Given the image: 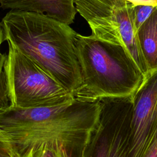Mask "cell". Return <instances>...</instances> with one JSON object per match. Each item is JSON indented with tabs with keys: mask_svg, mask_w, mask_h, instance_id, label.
<instances>
[{
	"mask_svg": "<svg viewBox=\"0 0 157 157\" xmlns=\"http://www.w3.org/2000/svg\"><path fill=\"white\" fill-rule=\"evenodd\" d=\"M132 3L134 6L136 5H149L157 6V0H126Z\"/></svg>",
	"mask_w": 157,
	"mask_h": 157,
	"instance_id": "obj_15",
	"label": "cell"
},
{
	"mask_svg": "<svg viewBox=\"0 0 157 157\" xmlns=\"http://www.w3.org/2000/svg\"><path fill=\"white\" fill-rule=\"evenodd\" d=\"M76 0H0L2 9L45 14L66 25L73 23L77 13Z\"/></svg>",
	"mask_w": 157,
	"mask_h": 157,
	"instance_id": "obj_8",
	"label": "cell"
},
{
	"mask_svg": "<svg viewBox=\"0 0 157 157\" xmlns=\"http://www.w3.org/2000/svg\"><path fill=\"white\" fill-rule=\"evenodd\" d=\"M156 7L149 5H136L133 6L132 13L136 31L148 19Z\"/></svg>",
	"mask_w": 157,
	"mask_h": 157,
	"instance_id": "obj_12",
	"label": "cell"
},
{
	"mask_svg": "<svg viewBox=\"0 0 157 157\" xmlns=\"http://www.w3.org/2000/svg\"><path fill=\"white\" fill-rule=\"evenodd\" d=\"M5 40L50 74L72 95L82 79L76 53L78 34L45 14L10 10L1 21Z\"/></svg>",
	"mask_w": 157,
	"mask_h": 157,
	"instance_id": "obj_2",
	"label": "cell"
},
{
	"mask_svg": "<svg viewBox=\"0 0 157 157\" xmlns=\"http://www.w3.org/2000/svg\"><path fill=\"white\" fill-rule=\"evenodd\" d=\"M75 48L82 84L75 99L85 101L132 96L145 77L123 46L77 34Z\"/></svg>",
	"mask_w": 157,
	"mask_h": 157,
	"instance_id": "obj_3",
	"label": "cell"
},
{
	"mask_svg": "<svg viewBox=\"0 0 157 157\" xmlns=\"http://www.w3.org/2000/svg\"><path fill=\"white\" fill-rule=\"evenodd\" d=\"M137 37L149 72L157 69V6L137 30Z\"/></svg>",
	"mask_w": 157,
	"mask_h": 157,
	"instance_id": "obj_9",
	"label": "cell"
},
{
	"mask_svg": "<svg viewBox=\"0 0 157 157\" xmlns=\"http://www.w3.org/2000/svg\"><path fill=\"white\" fill-rule=\"evenodd\" d=\"M141 157H157V128Z\"/></svg>",
	"mask_w": 157,
	"mask_h": 157,
	"instance_id": "obj_13",
	"label": "cell"
},
{
	"mask_svg": "<svg viewBox=\"0 0 157 157\" xmlns=\"http://www.w3.org/2000/svg\"><path fill=\"white\" fill-rule=\"evenodd\" d=\"M101 108L100 100L75 99L33 109L9 106L0 111V129L18 155L39 144L56 142L64 147L70 157H82L98 123Z\"/></svg>",
	"mask_w": 157,
	"mask_h": 157,
	"instance_id": "obj_1",
	"label": "cell"
},
{
	"mask_svg": "<svg viewBox=\"0 0 157 157\" xmlns=\"http://www.w3.org/2000/svg\"><path fill=\"white\" fill-rule=\"evenodd\" d=\"M100 102L99 121L82 157H129L132 96L104 98Z\"/></svg>",
	"mask_w": 157,
	"mask_h": 157,
	"instance_id": "obj_6",
	"label": "cell"
},
{
	"mask_svg": "<svg viewBox=\"0 0 157 157\" xmlns=\"http://www.w3.org/2000/svg\"><path fill=\"white\" fill-rule=\"evenodd\" d=\"M4 40H5L4 33L1 22H0V48ZM6 58H7V55L6 53H2L0 50V72L4 70V66L6 63Z\"/></svg>",
	"mask_w": 157,
	"mask_h": 157,
	"instance_id": "obj_14",
	"label": "cell"
},
{
	"mask_svg": "<svg viewBox=\"0 0 157 157\" xmlns=\"http://www.w3.org/2000/svg\"><path fill=\"white\" fill-rule=\"evenodd\" d=\"M10 105L6 74L0 72V111ZM0 157H18L11 141L0 129Z\"/></svg>",
	"mask_w": 157,
	"mask_h": 157,
	"instance_id": "obj_10",
	"label": "cell"
},
{
	"mask_svg": "<svg viewBox=\"0 0 157 157\" xmlns=\"http://www.w3.org/2000/svg\"><path fill=\"white\" fill-rule=\"evenodd\" d=\"M132 99L129 157H141L157 128V69L149 72Z\"/></svg>",
	"mask_w": 157,
	"mask_h": 157,
	"instance_id": "obj_7",
	"label": "cell"
},
{
	"mask_svg": "<svg viewBox=\"0 0 157 157\" xmlns=\"http://www.w3.org/2000/svg\"><path fill=\"white\" fill-rule=\"evenodd\" d=\"M18 157H70L64 147L56 142L39 144L20 153Z\"/></svg>",
	"mask_w": 157,
	"mask_h": 157,
	"instance_id": "obj_11",
	"label": "cell"
},
{
	"mask_svg": "<svg viewBox=\"0 0 157 157\" xmlns=\"http://www.w3.org/2000/svg\"><path fill=\"white\" fill-rule=\"evenodd\" d=\"M77 12L89 25L94 37L124 47L145 77L149 74L134 26V5L126 0H76Z\"/></svg>",
	"mask_w": 157,
	"mask_h": 157,
	"instance_id": "obj_5",
	"label": "cell"
},
{
	"mask_svg": "<svg viewBox=\"0 0 157 157\" xmlns=\"http://www.w3.org/2000/svg\"><path fill=\"white\" fill-rule=\"evenodd\" d=\"M4 71L11 107L27 109L53 106L74 99L50 74L10 44Z\"/></svg>",
	"mask_w": 157,
	"mask_h": 157,
	"instance_id": "obj_4",
	"label": "cell"
}]
</instances>
